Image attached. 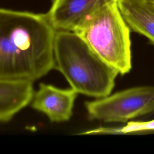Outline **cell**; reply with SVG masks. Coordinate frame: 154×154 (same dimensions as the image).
<instances>
[{"label": "cell", "mask_w": 154, "mask_h": 154, "mask_svg": "<svg viewBox=\"0 0 154 154\" xmlns=\"http://www.w3.org/2000/svg\"><path fill=\"white\" fill-rule=\"evenodd\" d=\"M153 1H154V0H153Z\"/></svg>", "instance_id": "8fae6325"}, {"label": "cell", "mask_w": 154, "mask_h": 154, "mask_svg": "<svg viewBox=\"0 0 154 154\" xmlns=\"http://www.w3.org/2000/svg\"><path fill=\"white\" fill-rule=\"evenodd\" d=\"M89 118L126 123L154 112V85L137 86L85 103Z\"/></svg>", "instance_id": "277c9868"}, {"label": "cell", "mask_w": 154, "mask_h": 154, "mask_svg": "<svg viewBox=\"0 0 154 154\" xmlns=\"http://www.w3.org/2000/svg\"><path fill=\"white\" fill-rule=\"evenodd\" d=\"M97 134H135L154 132V119L146 122L130 121L122 127H99L96 129Z\"/></svg>", "instance_id": "9c48e42d"}, {"label": "cell", "mask_w": 154, "mask_h": 154, "mask_svg": "<svg viewBox=\"0 0 154 154\" xmlns=\"http://www.w3.org/2000/svg\"><path fill=\"white\" fill-rule=\"evenodd\" d=\"M131 31L117 1L112 0L89 14L73 32L119 74L125 75L132 68Z\"/></svg>", "instance_id": "3957f363"}, {"label": "cell", "mask_w": 154, "mask_h": 154, "mask_svg": "<svg viewBox=\"0 0 154 154\" xmlns=\"http://www.w3.org/2000/svg\"><path fill=\"white\" fill-rule=\"evenodd\" d=\"M151 1H152L153 2V4H154V1H153V0H151Z\"/></svg>", "instance_id": "30bf717a"}, {"label": "cell", "mask_w": 154, "mask_h": 154, "mask_svg": "<svg viewBox=\"0 0 154 154\" xmlns=\"http://www.w3.org/2000/svg\"><path fill=\"white\" fill-rule=\"evenodd\" d=\"M54 60L72 89L96 98L111 94L119 74L73 31H56Z\"/></svg>", "instance_id": "7a4b0ae2"}, {"label": "cell", "mask_w": 154, "mask_h": 154, "mask_svg": "<svg viewBox=\"0 0 154 154\" xmlns=\"http://www.w3.org/2000/svg\"><path fill=\"white\" fill-rule=\"evenodd\" d=\"M112 0H53L46 14L55 31H74L95 9Z\"/></svg>", "instance_id": "8992f818"}, {"label": "cell", "mask_w": 154, "mask_h": 154, "mask_svg": "<svg viewBox=\"0 0 154 154\" xmlns=\"http://www.w3.org/2000/svg\"><path fill=\"white\" fill-rule=\"evenodd\" d=\"M78 93L73 89H61L41 83L31 101L33 109L43 112L52 122L68 121L73 114V108Z\"/></svg>", "instance_id": "5b68a950"}, {"label": "cell", "mask_w": 154, "mask_h": 154, "mask_svg": "<svg viewBox=\"0 0 154 154\" xmlns=\"http://www.w3.org/2000/svg\"><path fill=\"white\" fill-rule=\"evenodd\" d=\"M34 93L32 81L0 80V123L10 120L31 103Z\"/></svg>", "instance_id": "52a82bcc"}, {"label": "cell", "mask_w": 154, "mask_h": 154, "mask_svg": "<svg viewBox=\"0 0 154 154\" xmlns=\"http://www.w3.org/2000/svg\"><path fill=\"white\" fill-rule=\"evenodd\" d=\"M131 30L145 36L154 45V4L151 0H116Z\"/></svg>", "instance_id": "ba28073f"}, {"label": "cell", "mask_w": 154, "mask_h": 154, "mask_svg": "<svg viewBox=\"0 0 154 154\" xmlns=\"http://www.w3.org/2000/svg\"><path fill=\"white\" fill-rule=\"evenodd\" d=\"M55 32L46 14L0 8V80L33 82L54 68Z\"/></svg>", "instance_id": "6da1fadb"}]
</instances>
